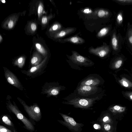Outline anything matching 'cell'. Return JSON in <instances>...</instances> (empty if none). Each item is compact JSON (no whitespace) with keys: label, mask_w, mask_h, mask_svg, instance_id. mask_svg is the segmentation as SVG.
Wrapping results in <instances>:
<instances>
[{"label":"cell","mask_w":132,"mask_h":132,"mask_svg":"<svg viewBox=\"0 0 132 132\" xmlns=\"http://www.w3.org/2000/svg\"><path fill=\"white\" fill-rule=\"evenodd\" d=\"M99 99L98 96L92 98L76 96L67 102H64V103L73 105L76 108L87 109L93 106L95 101Z\"/></svg>","instance_id":"6da1fadb"},{"label":"cell","mask_w":132,"mask_h":132,"mask_svg":"<svg viewBox=\"0 0 132 132\" xmlns=\"http://www.w3.org/2000/svg\"><path fill=\"white\" fill-rule=\"evenodd\" d=\"M60 114L64 119V121H59L61 124L73 132H80L82 130L81 127L83 126L82 123L77 122L72 118L66 114Z\"/></svg>","instance_id":"7a4b0ae2"},{"label":"cell","mask_w":132,"mask_h":132,"mask_svg":"<svg viewBox=\"0 0 132 132\" xmlns=\"http://www.w3.org/2000/svg\"><path fill=\"white\" fill-rule=\"evenodd\" d=\"M17 99L23 106L24 109L29 116L32 119L37 121L40 118L41 113L39 108L36 104L29 106L19 98Z\"/></svg>","instance_id":"3957f363"},{"label":"cell","mask_w":132,"mask_h":132,"mask_svg":"<svg viewBox=\"0 0 132 132\" xmlns=\"http://www.w3.org/2000/svg\"><path fill=\"white\" fill-rule=\"evenodd\" d=\"M69 58L73 63L81 66L89 67L94 64L90 60L81 55L76 51H73L72 55L69 56Z\"/></svg>","instance_id":"277c9868"},{"label":"cell","mask_w":132,"mask_h":132,"mask_svg":"<svg viewBox=\"0 0 132 132\" xmlns=\"http://www.w3.org/2000/svg\"><path fill=\"white\" fill-rule=\"evenodd\" d=\"M8 107L17 118L22 122L28 129L31 130H34V127L31 123L21 113L16 106L10 102L9 104Z\"/></svg>","instance_id":"5b68a950"},{"label":"cell","mask_w":132,"mask_h":132,"mask_svg":"<svg viewBox=\"0 0 132 132\" xmlns=\"http://www.w3.org/2000/svg\"><path fill=\"white\" fill-rule=\"evenodd\" d=\"M97 86L80 85L77 89V93L80 95L87 96L95 94L98 91Z\"/></svg>","instance_id":"8992f818"},{"label":"cell","mask_w":132,"mask_h":132,"mask_svg":"<svg viewBox=\"0 0 132 132\" xmlns=\"http://www.w3.org/2000/svg\"><path fill=\"white\" fill-rule=\"evenodd\" d=\"M109 46L104 45L96 48L91 47L89 49V52L100 57H103L106 56L110 52Z\"/></svg>","instance_id":"52a82bcc"},{"label":"cell","mask_w":132,"mask_h":132,"mask_svg":"<svg viewBox=\"0 0 132 132\" xmlns=\"http://www.w3.org/2000/svg\"><path fill=\"white\" fill-rule=\"evenodd\" d=\"M5 75L7 81L9 83L17 88H20V83L13 73L6 69L5 70Z\"/></svg>","instance_id":"ba28073f"},{"label":"cell","mask_w":132,"mask_h":132,"mask_svg":"<svg viewBox=\"0 0 132 132\" xmlns=\"http://www.w3.org/2000/svg\"><path fill=\"white\" fill-rule=\"evenodd\" d=\"M101 81L98 77L92 76L87 77L83 80L80 85L91 86H97L100 85Z\"/></svg>","instance_id":"9c48e42d"},{"label":"cell","mask_w":132,"mask_h":132,"mask_svg":"<svg viewBox=\"0 0 132 132\" xmlns=\"http://www.w3.org/2000/svg\"><path fill=\"white\" fill-rule=\"evenodd\" d=\"M119 40V37L117 36L116 32H114L112 36L111 42L112 48L114 51H118L120 48Z\"/></svg>","instance_id":"30bf717a"},{"label":"cell","mask_w":132,"mask_h":132,"mask_svg":"<svg viewBox=\"0 0 132 132\" xmlns=\"http://www.w3.org/2000/svg\"><path fill=\"white\" fill-rule=\"evenodd\" d=\"M63 41L64 42H69L76 44H80L85 42L84 39L78 36H76L64 39Z\"/></svg>","instance_id":"8fae6325"},{"label":"cell","mask_w":132,"mask_h":132,"mask_svg":"<svg viewBox=\"0 0 132 132\" xmlns=\"http://www.w3.org/2000/svg\"><path fill=\"white\" fill-rule=\"evenodd\" d=\"M75 29L74 28H69L64 29L57 33L55 35L56 38H62L73 32Z\"/></svg>","instance_id":"7c38bea8"},{"label":"cell","mask_w":132,"mask_h":132,"mask_svg":"<svg viewBox=\"0 0 132 132\" xmlns=\"http://www.w3.org/2000/svg\"><path fill=\"white\" fill-rule=\"evenodd\" d=\"M46 61L45 59L38 65L32 67L28 71L27 74L29 75H30L37 72L43 67L45 64Z\"/></svg>","instance_id":"4fadbf2b"},{"label":"cell","mask_w":132,"mask_h":132,"mask_svg":"<svg viewBox=\"0 0 132 132\" xmlns=\"http://www.w3.org/2000/svg\"><path fill=\"white\" fill-rule=\"evenodd\" d=\"M62 88L60 86H54L49 89L47 92L50 95L56 96L59 94Z\"/></svg>","instance_id":"5bb4252c"},{"label":"cell","mask_w":132,"mask_h":132,"mask_svg":"<svg viewBox=\"0 0 132 132\" xmlns=\"http://www.w3.org/2000/svg\"><path fill=\"white\" fill-rule=\"evenodd\" d=\"M118 82L122 86L127 88H132V82L126 78L123 77L118 80Z\"/></svg>","instance_id":"9a60e30c"},{"label":"cell","mask_w":132,"mask_h":132,"mask_svg":"<svg viewBox=\"0 0 132 132\" xmlns=\"http://www.w3.org/2000/svg\"><path fill=\"white\" fill-rule=\"evenodd\" d=\"M95 13L97 16L100 18H106L110 14L108 11L103 9L98 10L95 11Z\"/></svg>","instance_id":"2e32d148"},{"label":"cell","mask_w":132,"mask_h":132,"mask_svg":"<svg viewBox=\"0 0 132 132\" xmlns=\"http://www.w3.org/2000/svg\"><path fill=\"white\" fill-rule=\"evenodd\" d=\"M126 108L118 105H116L111 107L110 110L114 112H121L124 111L125 110Z\"/></svg>","instance_id":"e0dca14e"},{"label":"cell","mask_w":132,"mask_h":132,"mask_svg":"<svg viewBox=\"0 0 132 132\" xmlns=\"http://www.w3.org/2000/svg\"><path fill=\"white\" fill-rule=\"evenodd\" d=\"M110 28L108 27H105L102 29L98 33L97 36L98 37H102L105 36L109 32Z\"/></svg>","instance_id":"ac0fdd59"},{"label":"cell","mask_w":132,"mask_h":132,"mask_svg":"<svg viewBox=\"0 0 132 132\" xmlns=\"http://www.w3.org/2000/svg\"><path fill=\"white\" fill-rule=\"evenodd\" d=\"M24 63V59L22 57H21L18 59L16 61H15L14 63L15 65L21 68L23 66Z\"/></svg>","instance_id":"d6986e66"},{"label":"cell","mask_w":132,"mask_h":132,"mask_svg":"<svg viewBox=\"0 0 132 132\" xmlns=\"http://www.w3.org/2000/svg\"><path fill=\"white\" fill-rule=\"evenodd\" d=\"M40 61V59L37 56L33 57L31 59V63L32 65H38Z\"/></svg>","instance_id":"ffe728a7"},{"label":"cell","mask_w":132,"mask_h":132,"mask_svg":"<svg viewBox=\"0 0 132 132\" xmlns=\"http://www.w3.org/2000/svg\"><path fill=\"white\" fill-rule=\"evenodd\" d=\"M127 39L128 43L132 46V28L128 30L127 33Z\"/></svg>","instance_id":"44dd1931"},{"label":"cell","mask_w":132,"mask_h":132,"mask_svg":"<svg viewBox=\"0 0 132 132\" xmlns=\"http://www.w3.org/2000/svg\"><path fill=\"white\" fill-rule=\"evenodd\" d=\"M123 63V61L121 59H119L114 62V67L115 69L119 68L121 66Z\"/></svg>","instance_id":"7402d4cb"},{"label":"cell","mask_w":132,"mask_h":132,"mask_svg":"<svg viewBox=\"0 0 132 132\" xmlns=\"http://www.w3.org/2000/svg\"><path fill=\"white\" fill-rule=\"evenodd\" d=\"M115 1L123 5L132 4V0H117Z\"/></svg>","instance_id":"603a6c76"},{"label":"cell","mask_w":132,"mask_h":132,"mask_svg":"<svg viewBox=\"0 0 132 132\" xmlns=\"http://www.w3.org/2000/svg\"><path fill=\"white\" fill-rule=\"evenodd\" d=\"M3 121L5 124L9 126H12V124L11 121L6 116H4L2 118Z\"/></svg>","instance_id":"cb8c5ba5"},{"label":"cell","mask_w":132,"mask_h":132,"mask_svg":"<svg viewBox=\"0 0 132 132\" xmlns=\"http://www.w3.org/2000/svg\"><path fill=\"white\" fill-rule=\"evenodd\" d=\"M35 46L36 48L39 52L43 54H45V51L40 44L36 43L35 44Z\"/></svg>","instance_id":"d4e9b609"},{"label":"cell","mask_w":132,"mask_h":132,"mask_svg":"<svg viewBox=\"0 0 132 132\" xmlns=\"http://www.w3.org/2000/svg\"><path fill=\"white\" fill-rule=\"evenodd\" d=\"M123 20V17L122 13L119 12L117 15V21L118 24H121L122 23Z\"/></svg>","instance_id":"484cf974"},{"label":"cell","mask_w":132,"mask_h":132,"mask_svg":"<svg viewBox=\"0 0 132 132\" xmlns=\"http://www.w3.org/2000/svg\"><path fill=\"white\" fill-rule=\"evenodd\" d=\"M0 132H12V131L3 126L1 125L0 126Z\"/></svg>","instance_id":"4316f807"},{"label":"cell","mask_w":132,"mask_h":132,"mask_svg":"<svg viewBox=\"0 0 132 132\" xmlns=\"http://www.w3.org/2000/svg\"><path fill=\"white\" fill-rule=\"evenodd\" d=\"M61 28V26L60 24H56L53 26L52 29L53 31H56Z\"/></svg>","instance_id":"83f0119b"},{"label":"cell","mask_w":132,"mask_h":132,"mask_svg":"<svg viewBox=\"0 0 132 132\" xmlns=\"http://www.w3.org/2000/svg\"><path fill=\"white\" fill-rule=\"evenodd\" d=\"M43 9V6L42 4H40L39 5L38 9V13L39 16V15L42 13Z\"/></svg>","instance_id":"f1b7e54d"},{"label":"cell","mask_w":132,"mask_h":132,"mask_svg":"<svg viewBox=\"0 0 132 132\" xmlns=\"http://www.w3.org/2000/svg\"><path fill=\"white\" fill-rule=\"evenodd\" d=\"M125 95L130 100H132V92H126Z\"/></svg>","instance_id":"f546056e"},{"label":"cell","mask_w":132,"mask_h":132,"mask_svg":"<svg viewBox=\"0 0 132 132\" xmlns=\"http://www.w3.org/2000/svg\"><path fill=\"white\" fill-rule=\"evenodd\" d=\"M83 12L86 14H89L91 13L92 11L90 9L87 8L84 9L83 10Z\"/></svg>","instance_id":"4dcf8cb0"},{"label":"cell","mask_w":132,"mask_h":132,"mask_svg":"<svg viewBox=\"0 0 132 132\" xmlns=\"http://www.w3.org/2000/svg\"><path fill=\"white\" fill-rule=\"evenodd\" d=\"M14 25V23L13 20H10L9 22L8 23V27L10 29H11L13 27Z\"/></svg>","instance_id":"1f68e13d"},{"label":"cell","mask_w":132,"mask_h":132,"mask_svg":"<svg viewBox=\"0 0 132 132\" xmlns=\"http://www.w3.org/2000/svg\"><path fill=\"white\" fill-rule=\"evenodd\" d=\"M30 27L31 30L33 31H35L37 29V26L35 23L33 22L31 24Z\"/></svg>","instance_id":"d6a6232c"},{"label":"cell","mask_w":132,"mask_h":132,"mask_svg":"<svg viewBox=\"0 0 132 132\" xmlns=\"http://www.w3.org/2000/svg\"><path fill=\"white\" fill-rule=\"evenodd\" d=\"M47 22V19L46 16H43L42 18V22L43 24H46Z\"/></svg>","instance_id":"836d02e7"},{"label":"cell","mask_w":132,"mask_h":132,"mask_svg":"<svg viewBox=\"0 0 132 132\" xmlns=\"http://www.w3.org/2000/svg\"><path fill=\"white\" fill-rule=\"evenodd\" d=\"M104 128L105 130L106 131L109 130L111 128L110 125L108 124H105L104 126Z\"/></svg>","instance_id":"e575fe53"},{"label":"cell","mask_w":132,"mask_h":132,"mask_svg":"<svg viewBox=\"0 0 132 132\" xmlns=\"http://www.w3.org/2000/svg\"><path fill=\"white\" fill-rule=\"evenodd\" d=\"M93 127L96 129H100L101 128L100 125L97 124H95L93 125Z\"/></svg>","instance_id":"d590c367"},{"label":"cell","mask_w":132,"mask_h":132,"mask_svg":"<svg viewBox=\"0 0 132 132\" xmlns=\"http://www.w3.org/2000/svg\"><path fill=\"white\" fill-rule=\"evenodd\" d=\"M109 119V118L107 116L104 117L103 119V121L104 122H105L108 120Z\"/></svg>","instance_id":"8d00e7d4"},{"label":"cell","mask_w":132,"mask_h":132,"mask_svg":"<svg viewBox=\"0 0 132 132\" xmlns=\"http://www.w3.org/2000/svg\"><path fill=\"white\" fill-rule=\"evenodd\" d=\"M2 37L0 35V42H1L2 40Z\"/></svg>","instance_id":"74e56055"},{"label":"cell","mask_w":132,"mask_h":132,"mask_svg":"<svg viewBox=\"0 0 132 132\" xmlns=\"http://www.w3.org/2000/svg\"><path fill=\"white\" fill-rule=\"evenodd\" d=\"M2 3H5V1L4 0H3L2 1Z\"/></svg>","instance_id":"f35d334b"}]
</instances>
